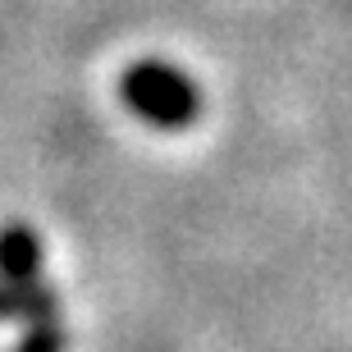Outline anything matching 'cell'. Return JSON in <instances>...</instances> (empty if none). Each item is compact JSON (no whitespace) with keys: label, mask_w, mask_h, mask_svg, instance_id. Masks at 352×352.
Listing matches in <instances>:
<instances>
[{"label":"cell","mask_w":352,"mask_h":352,"mask_svg":"<svg viewBox=\"0 0 352 352\" xmlns=\"http://www.w3.org/2000/svg\"><path fill=\"white\" fill-rule=\"evenodd\" d=\"M60 298L46 279L37 284H0V325H32V320H55Z\"/></svg>","instance_id":"cell-3"},{"label":"cell","mask_w":352,"mask_h":352,"mask_svg":"<svg viewBox=\"0 0 352 352\" xmlns=\"http://www.w3.org/2000/svg\"><path fill=\"white\" fill-rule=\"evenodd\" d=\"M69 343H74V334H69V329L60 325V316H55V320H32V325H23V339L14 343L10 352H69Z\"/></svg>","instance_id":"cell-4"},{"label":"cell","mask_w":352,"mask_h":352,"mask_svg":"<svg viewBox=\"0 0 352 352\" xmlns=\"http://www.w3.org/2000/svg\"><path fill=\"white\" fill-rule=\"evenodd\" d=\"M119 96H124V105L142 124L165 129V133L192 129L197 115H201V91H197V82L183 69L165 65V60H138V65H129L124 78H119Z\"/></svg>","instance_id":"cell-1"},{"label":"cell","mask_w":352,"mask_h":352,"mask_svg":"<svg viewBox=\"0 0 352 352\" xmlns=\"http://www.w3.org/2000/svg\"><path fill=\"white\" fill-rule=\"evenodd\" d=\"M41 279V238L32 224H0V284H37Z\"/></svg>","instance_id":"cell-2"}]
</instances>
